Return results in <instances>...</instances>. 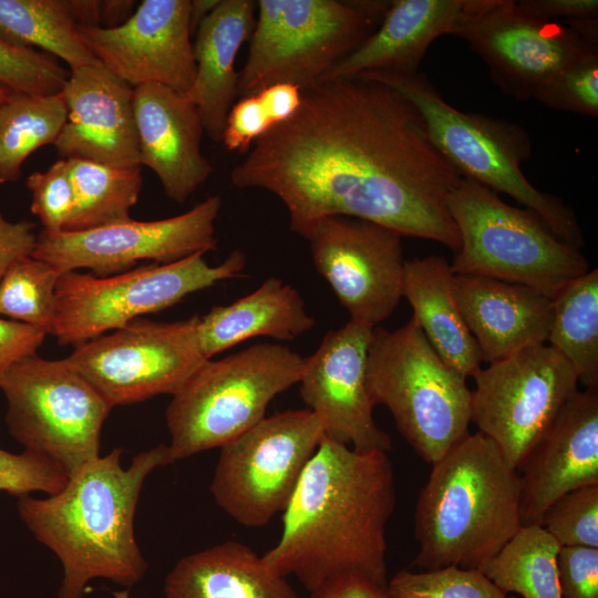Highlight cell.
<instances>
[{"instance_id":"ac0fdd59","label":"cell","mask_w":598,"mask_h":598,"mask_svg":"<svg viewBox=\"0 0 598 598\" xmlns=\"http://www.w3.org/2000/svg\"><path fill=\"white\" fill-rule=\"evenodd\" d=\"M371 327L349 320L328 331L318 349L303 359L299 380L307 409L320 421L323 436L358 451L392 450L391 437L373 419L367 386Z\"/></svg>"},{"instance_id":"5b68a950","label":"cell","mask_w":598,"mask_h":598,"mask_svg":"<svg viewBox=\"0 0 598 598\" xmlns=\"http://www.w3.org/2000/svg\"><path fill=\"white\" fill-rule=\"evenodd\" d=\"M357 76L382 83L408 99L421 114L432 143L461 177L514 198L536 213L560 240L580 249L584 236L575 213L559 197L533 186L522 171L533 152L523 126L454 107L419 71Z\"/></svg>"},{"instance_id":"7bdbcfd3","label":"cell","mask_w":598,"mask_h":598,"mask_svg":"<svg viewBox=\"0 0 598 598\" xmlns=\"http://www.w3.org/2000/svg\"><path fill=\"white\" fill-rule=\"evenodd\" d=\"M45 336L29 324L0 317V381L12 365L37 353Z\"/></svg>"},{"instance_id":"4dcf8cb0","label":"cell","mask_w":598,"mask_h":598,"mask_svg":"<svg viewBox=\"0 0 598 598\" xmlns=\"http://www.w3.org/2000/svg\"><path fill=\"white\" fill-rule=\"evenodd\" d=\"M66 114L62 93L10 92L0 106V185L17 182L24 161L38 148L54 144Z\"/></svg>"},{"instance_id":"c3c4849f","label":"cell","mask_w":598,"mask_h":598,"mask_svg":"<svg viewBox=\"0 0 598 598\" xmlns=\"http://www.w3.org/2000/svg\"><path fill=\"white\" fill-rule=\"evenodd\" d=\"M133 0L101 1L100 28L112 29L123 24L133 14Z\"/></svg>"},{"instance_id":"4fadbf2b","label":"cell","mask_w":598,"mask_h":598,"mask_svg":"<svg viewBox=\"0 0 598 598\" xmlns=\"http://www.w3.org/2000/svg\"><path fill=\"white\" fill-rule=\"evenodd\" d=\"M448 35L463 39L499 91L517 101L574 60L598 51V20L546 21L513 0H470Z\"/></svg>"},{"instance_id":"484cf974","label":"cell","mask_w":598,"mask_h":598,"mask_svg":"<svg viewBox=\"0 0 598 598\" xmlns=\"http://www.w3.org/2000/svg\"><path fill=\"white\" fill-rule=\"evenodd\" d=\"M163 590L162 598H300L262 556L236 540L182 557Z\"/></svg>"},{"instance_id":"9c48e42d","label":"cell","mask_w":598,"mask_h":598,"mask_svg":"<svg viewBox=\"0 0 598 598\" xmlns=\"http://www.w3.org/2000/svg\"><path fill=\"white\" fill-rule=\"evenodd\" d=\"M303 359L286 346L258 343L206 360L165 412L173 462L221 447L256 425L270 401L299 382Z\"/></svg>"},{"instance_id":"83f0119b","label":"cell","mask_w":598,"mask_h":598,"mask_svg":"<svg viewBox=\"0 0 598 598\" xmlns=\"http://www.w3.org/2000/svg\"><path fill=\"white\" fill-rule=\"evenodd\" d=\"M313 326L299 291L280 278L270 277L249 295L199 316L198 338L208 360L250 338L289 341Z\"/></svg>"},{"instance_id":"f35d334b","label":"cell","mask_w":598,"mask_h":598,"mask_svg":"<svg viewBox=\"0 0 598 598\" xmlns=\"http://www.w3.org/2000/svg\"><path fill=\"white\" fill-rule=\"evenodd\" d=\"M25 184L31 194V212L40 219L42 230L64 231L75 206L68 161L61 158L44 172H33Z\"/></svg>"},{"instance_id":"ab89813d","label":"cell","mask_w":598,"mask_h":598,"mask_svg":"<svg viewBox=\"0 0 598 598\" xmlns=\"http://www.w3.org/2000/svg\"><path fill=\"white\" fill-rule=\"evenodd\" d=\"M69 480L65 471L52 460L24 450L14 454L0 448V491L12 496H27L32 492L52 495L61 491Z\"/></svg>"},{"instance_id":"9a60e30c","label":"cell","mask_w":598,"mask_h":598,"mask_svg":"<svg viewBox=\"0 0 598 598\" xmlns=\"http://www.w3.org/2000/svg\"><path fill=\"white\" fill-rule=\"evenodd\" d=\"M473 379L471 423L516 471L579 383L571 364L547 343L488 363Z\"/></svg>"},{"instance_id":"836d02e7","label":"cell","mask_w":598,"mask_h":598,"mask_svg":"<svg viewBox=\"0 0 598 598\" xmlns=\"http://www.w3.org/2000/svg\"><path fill=\"white\" fill-rule=\"evenodd\" d=\"M60 276L54 267L33 256L14 262L0 281V317L51 334Z\"/></svg>"},{"instance_id":"44dd1931","label":"cell","mask_w":598,"mask_h":598,"mask_svg":"<svg viewBox=\"0 0 598 598\" xmlns=\"http://www.w3.org/2000/svg\"><path fill=\"white\" fill-rule=\"evenodd\" d=\"M133 89L102 63L70 71L61 91L66 120L53 144L62 158L141 167Z\"/></svg>"},{"instance_id":"d6986e66","label":"cell","mask_w":598,"mask_h":598,"mask_svg":"<svg viewBox=\"0 0 598 598\" xmlns=\"http://www.w3.org/2000/svg\"><path fill=\"white\" fill-rule=\"evenodd\" d=\"M190 0H143L123 24L80 29L95 58L132 87L156 83L186 94L196 64Z\"/></svg>"},{"instance_id":"ee69618b","label":"cell","mask_w":598,"mask_h":598,"mask_svg":"<svg viewBox=\"0 0 598 598\" xmlns=\"http://www.w3.org/2000/svg\"><path fill=\"white\" fill-rule=\"evenodd\" d=\"M37 240L34 223L10 221L0 210V281L14 262L33 255Z\"/></svg>"},{"instance_id":"816d5d0a","label":"cell","mask_w":598,"mask_h":598,"mask_svg":"<svg viewBox=\"0 0 598 598\" xmlns=\"http://www.w3.org/2000/svg\"><path fill=\"white\" fill-rule=\"evenodd\" d=\"M11 90L0 83V106L10 94Z\"/></svg>"},{"instance_id":"681fc988","label":"cell","mask_w":598,"mask_h":598,"mask_svg":"<svg viewBox=\"0 0 598 598\" xmlns=\"http://www.w3.org/2000/svg\"><path fill=\"white\" fill-rule=\"evenodd\" d=\"M68 4L79 29L100 27L101 0H68Z\"/></svg>"},{"instance_id":"bcb514c9","label":"cell","mask_w":598,"mask_h":598,"mask_svg":"<svg viewBox=\"0 0 598 598\" xmlns=\"http://www.w3.org/2000/svg\"><path fill=\"white\" fill-rule=\"evenodd\" d=\"M310 598H391L386 587L361 574L333 577L310 591Z\"/></svg>"},{"instance_id":"1f68e13d","label":"cell","mask_w":598,"mask_h":598,"mask_svg":"<svg viewBox=\"0 0 598 598\" xmlns=\"http://www.w3.org/2000/svg\"><path fill=\"white\" fill-rule=\"evenodd\" d=\"M75 206L64 231H84L131 219L143 185L141 167L118 168L66 159Z\"/></svg>"},{"instance_id":"f1b7e54d","label":"cell","mask_w":598,"mask_h":598,"mask_svg":"<svg viewBox=\"0 0 598 598\" xmlns=\"http://www.w3.org/2000/svg\"><path fill=\"white\" fill-rule=\"evenodd\" d=\"M0 38L20 48H40L70 71L101 62L71 17L68 0H0Z\"/></svg>"},{"instance_id":"d4e9b609","label":"cell","mask_w":598,"mask_h":598,"mask_svg":"<svg viewBox=\"0 0 598 598\" xmlns=\"http://www.w3.org/2000/svg\"><path fill=\"white\" fill-rule=\"evenodd\" d=\"M255 21L256 1L220 0L196 30V73L185 95L196 106L205 133L215 142L221 141L227 115L238 97L235 61L251 37Z\"/></svg>"},{"instance_id":"e0dca14e","label":"cell","mask_w":598,"mask_h":598,"mask_svg":"<svg viewBox=\"0 0 598 598\" xmlns=\"http://www.w3.org/2000/svg\"><path fill=\"white\" fill-rule=\"evenodd\" d=\"M302 237L350 320L375 328L393 313L403 298L402 235L365 219L328 216Z\"/></svg>"},{"instance_id":"2e32d148","label":"cell","mask_w":598,"mask_h":598,"mask_svg":"<svg viewBox=\"0 0 598 598\" xmlns=\"http://www.w3.org/2000/svg\"><path fill=\"white\" fill-rule=\"evenodd\" d=\"M221 198L213 195L181 215L137 221L132 218L84 231L41 230L33 257L61 275L80 268L107 277L130 270L141 260L169 264L216 248L215 223Z\"/></svg>"},{"instance_id":"52a82bcc","label":"cell","mask_w":598,"mask_h":598,"mask_svg":"<svg viewBox=\"0 0 598 598\" xmlns=\"http://www.w3.org/2000/svg\"><path fill=\"white\" fill-rule=\"evenodd\" d=\"M447 209L460 235L452 270L523 285L553 299L589 270L585 256L560 240L530 209L505 203L496 192L464 177Z\"/></svg>"},{"instance_id":"5bb4252c","label":"cell","mask_w":598,"mask_h":598,"mask_svg":"<svg viewBox=\"0 0 598 598\" xmlns=\"http://www.w3.org/2000/svg\"><path fill=\"white\" fill-rule=\"evenodd\" d=\"M199 316L175 322L135 319L75 348L65 361L111 405L176 394L207 360Z\"/></svg>"},{"instance_id":"30bf717a","label":"cell","mask_w":598,"mask_h":598,"mask_svg":"<svg viewBox=\"0 0 598 598\" xmlns=\"http://www.w3.org/2000/svg\"><path fill=\"white\" fill-rule=\"evenodd\" d=\"M198 251L169 264L152 262L109 277L76 270L60 276L52 333L60 344L80 346L140 316L169 308L187 295L239 277L246 255L236 249L212 266Z\"/></svg>"},{"instance_id":"7402d4cb","label":"cell","mask_w":598,"mask_h":598,"mask_svg":"<svg viewBox=\"0 0 598 598\" xmlns=\"http://www.w3.org/2000/svg\"><path fill=\"white\" fill-rule=\"evenodd\" d=\"M133 109L140 165L154 172L169 199L186 202L214 172L202 153L196 106L185 94L148 83L133 89Z\"/></svg>"},{"instance_id":"f546056e","label":"cell","mask_w":598,"mask_h":598,"mask_svg":"<svg viewBox=\"0 0 598 598\" xmlns=\"http://www.w3.org/2000/svg\"><path fill=\"white\" fill-rule=\"evenodd\" d=\"M553 300L547 344L574 368L586 389L598 386V270L565 285Z\"/></svg>"},{"instance_id":"f6af8a7d","label":"cell","mask_w":598,"mask_h":598,"mask_svg":"<svg viewBox=\"0 0 598 598\" xmlns=\"http://www.w3.org/2000/svg\"><path fill=\"white\" fill-rule=\"evenodd\" d=\"M517 2L528 13L546 21L598 20L597 0H520Z\"/></svg>"},{"instance_id":"277c9868","label":"cell","mask_w":598,"mask_h":598,"mask_svg":"<svg viewBox=\"0 0 598 598\" xmlns=\"http://www.w3.org/2000/svg\"><path fill=\"white\" fill-rule=\"evenodd\" d=\"M520 527L518 472L491 439L468 433L432 464L419 493L414 564L482 569Z\"/></svg>"},{"instance_id":"603a6c76","label":"cell","mask_w":598,"mask_h":598,"mask_svg":"<svg viewBox=\"0 0 598 598\" xmlns=\"http://www.w3.org/2000/svg\"><path fill=\"white\" fill-rule=\"evenodd\" d=\"M453 291L483 362L493 363L534 344L547 343L553 300L518 283L454 275Z\"/></svg>"},{"instance_id":"ba28073f","label":"cell","mask_w":598,"mask_h":598,"mask_svg":"<svg viewBox=\"0 0 598 598\" xmlns=\"http://www.w3.org/2000/svg\"><path fill=\"white\" fill-rule=\"evenodd\" d=\"M391 1L258 0L238 97L274 83H319L380 24Z\"/></svg>"},{"instance_id":"3957f363","label":"cell","mask_w":598,"mask_h":598,"mask_svg":"<svg viewBox=\"0 0 598 598\" xmlns=\"http://www.w3.org/2000/svg\"><path fill=\"white\" fill-rule=\"evenodd\" d=\"M122 453L114 448L89 462L49 497H19L20 519L62 564L58 598H83L96 578L131 588L147 570L134 535L135 511L148 474L173 458L161 443L124 468Z\"/></svg>"},{"instance_id":"7c38bea8","label":"cell","mask_w":598,"mask_h":598,"mask_svg":"<svg viewBox=\"0 0 598 598\" xmlns=\"http://www.w3.org/2000/svg\"><path fill=\"white\" fill-rule=\"evenodd\" d=\"M322 437L308 409L265 416L219 447L210 483L216 504L243 526L267 525L286 509Z\"/></svg>"},{"instance_id":"cb8c5ba5","label":"cell","mask_w":598,"mask_h":598,"mask_svg":"<svg viewBox=\"0 0 598 598\" xmlns=\"http://www.w3.org/2000/svg\"><path fill=\"white\" fill-rule=\"evenodd\" d=\"M470 0H394L378 28L320 81L368 72L414 73L430 45L448 34Z\"/></svg>"},{"instance_id":"e575fe53","label":"cell","mask_w":598,"mask_h":598,"mask_svg":"<svg viewBox=\"0 0 598 598\" xmlns=\"http://www.w3.org/2000/svg\"><path fill=\"white\" fill-rule=\"evenodd\" d=\"M391 598H514L481 569L445 567L398 571L386 585Z\"/></svg>"},{"instance_id":"8992f818","label":"cell","mask_w":598,"mask_h":598,"mask_svg":"<svg viewBox=\"0 0 598 598\" xmlns=\"http://www.w3.org/2000/svg\"><path fill=\"white\" fill-rule=\"evenodd\" d=\"M373 405H384L395 425L426 463L439 461L467 435L472 390L445 363L412 317L390 331L373 329L367 364Z\"/></svg>"},{"instance_id":"8fae6325","label":"cell","mask_w":598,"mask_h":598,"mask_svg":"<svg viewBox=\"0 0 598 598\" xmlns=\"http://www.w3.org/2000/svg\"><path fill=\"white\" fill-rule=\"evenodd\" d=\"M0 389L9 433L24 450L52 460L68 476L100 456L112 405L65 359L25 357L2 378Z\"/></svg>"},{"instance_id":"7dc6e473","label":"cell","mask_w":598,"mask_h":598,"mask_svg":"<svg viewBox=\"0 0 598 598\" xmlns=\"http://www.w3.org/2000/svg\"><path fill=\"white\" fill-rule=\"evenodd\" d=\"M255 93L259 96L274 126L292 117L302 99V90L290 83H274Z\"/></svg>"},{"instance_id":"7a4b0ae2","label":"cell","mask_w":598,"mask_h":598,"mask_svg":"<svg viewBox=\"0 0 598 598\" xmlns=\"http://www.w3.org/2000/svg\"><path fill=\"white\" fill-rule=\"evenodd\" d=\"M395 499L388 453L323 436L283 511L281 536L262 558L309 591L350 573L386 587L385 530Z\"/></svg>"},{"instance_id":"d590c367","label":"cell","mask_w":598,"mask_h":598,"mask_svg":"<svg viewBox=\"0 0 598 598\" xmlns=\"http://www.w3.org/2000/svg\"><path fill=\"white\" fill-rule=\"evenodd\" d=\"M534 99L563 112L598 116V51L587 53L553 74Z\"/></svg>"},{"instance_id":"f907efd6","label":"cell","mask_w":598,"mask_h":598,"mask_svg":"<svg viewBox=\"0 0 598 598\" xmlns=\"http://www.w3.org/2000/svg\"><path fill=\"white\" fill-rule=\"evenodd\" d=\"M220 0H190L189 4V27L196 32L199 24L214 11Z\"/></svg>"},{"instance_id":"4316f807","label":"cell","mask_w":598,"mask_h":598,"mask_svg":"<svg viewBox=\"0 0 598 598\" xmlns=\"http://www.w3.org/2000/svg\"><path fill=\"white\" fill-rule=\"evenodd\" d=\"M454 275L451 264L442 256L405 260L403 297L441 359L465 378H473L483 360L456 302Z\"/></svg>"},{"instance_id":"b9f144b4","label":"cell","mask_w":598,"mask_h":598,"mask_svg":"<svg viewBox=\"0 0 598 598\" xmlns=\"http://www.w3.org/2000/svg\"><path fill=\"white\" fill-rule=\"evenodd\" d=\"M272 126L259 96L251 93L233 104L220 142L230 152L246 153Z\"/></svg>"},{"instance_id":"74e56055","label":"cell","mask_w":598,"mask_h":598,"mask_svg":"<svg viewBox=\"0 0 598 598\" xmlns=\"http://www.w3.org/2000/svg\"><path fill=\"white\" fill-rule=\"evenodd\" d=\"M70 71L55 58L31 48L12 45L0 38V83L30 95L61 93Z\"/></svg>"},{"instance_id":"d6a6232c","label":"cell","mask_w":598,"mask_h":598,"mask_svg":"<svg viewBox=\"0 0 598 598\" xmlns=\"http://www.w3.org/2000/svg\"><path fill=\"white\" fill-rule=\"evenodd\" d=\"M560 545L540 526H522L482 571L504 592L524 598H561Z\"/></svg>"},{"instance_id":"ffe728a7","label":"cell","mask_w":598,"mask_h":598,"mask_svg":"<svg viewBox=\"0 0 598 598\" xmlns=\"http://www.w3.org/2000/svg\"><path fill=\"white\" fill-rule=\"evenodd\" d=\"M522 526L566 493L598 484V391H577L517 467Z\"/></svg>"},{"instance_id":"60d3db41","label":"cell","mask_w":598,"mask_h":598,"mask_svg":"<svg viewBox=\"0 0 598 598\" xmlns=\"http://www.w3.org/2000/svg\"><path fill=\"white\" fill-rule=\"evenodd\" d=\"M557 569L561 598H598V548L560 547Z\"/></svg>"},{"instance_id":"6da1fadb","label":"cell","mask_w":598,"mask_h":598,"mask_svg":"<svg viewBox=\"0 0 598 598\" xmlns=\"http://www.w3.org/2000/svg\"><path fill=\"white\" fill-rule=\"evenodd\" d=\"M460 178L415 106L360 76L302 90L296 114L257 138L230 172L235 187L277 196L301 237L323 217L348 216L455 252L447 197Z\"/></svg>"},{"instance_id":"8d00e7d4","label":"cell","mask_w":598,"mask_h":598,"mask_svg":"<svg viewBox=\"0 0 598 598\" xmlns=\"http://www.w3.org/2000/svg\"><path fill=\"white\" fill-rule=\"evenodd\" d=\"M540 526L560 547L598 548V484L570 491L545 512Z\"/></svg>"}]
</instances>
